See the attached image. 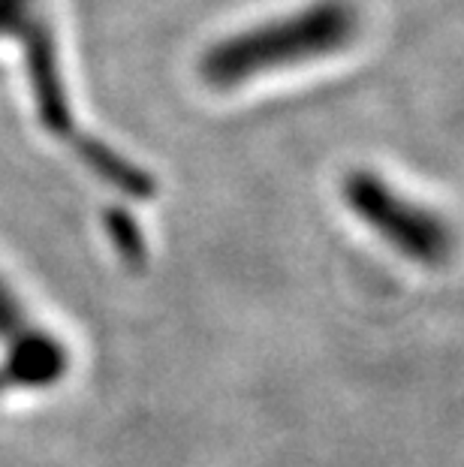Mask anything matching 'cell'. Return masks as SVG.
Instances as JSON below:
<instances>
[{
  "instance_id": "cell-1",
  "label": "cell",
  "mask_w": 464,
  "mask_h": 467,
  "mask_svg": "<svg viewBox=\"0 0 464 467\" xmlns=\"http://www.w3.org/2000/svg\"><path fill=\"white\" fill-rule=\"evenodd\" d=\"M362 18L350 0H314L272 22L223 36L205 48L200 76L217 91L248 85L251 78L284 73V69L341 55L356 43Z\"/></svg>"
},
{
  "instance_id": "cell-2",
  "label": "cell",
  "mask_w": 464,
  "mask_h": 467,
  "mask_svg": "<svg viewBox=\"0 0 464 467\" xmlns=\"http://www.w3.org/2000/svg\"><path fill=\"white\" fill-rule=\"evenodd\" d=\"M341 196L350 212L404 260L422 268H443L456 256L459 235L447 223V217L401 196L377 172L353 169L344 175Z\"/></svg>"
},
{
  "instance_id": "cell-3",
  "label": "cell",
  "mask_w": 464,
  "mask_h": 467,
  "mask_svg": "<svg viewBox=\"0 0 464 467\" xmlns=\"http://www.w3.org/2000/svg\"><path fill=\"white\" fill-rule=\"evenodd\" d=\"M0 31L15 34L25 39L27 67H31V82L36 91L43 118L52 127H67V115L61 76H57V57L48 27L34 9V0H0Z\"/></svg>"
}]
</instances>
